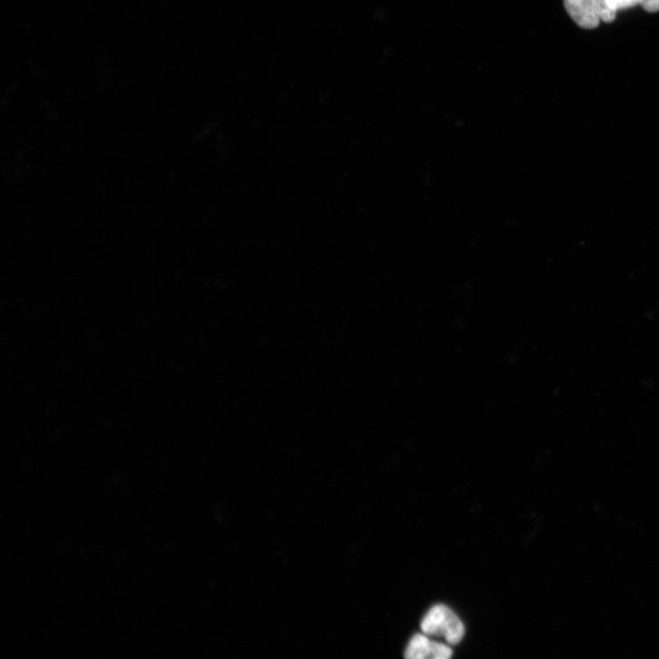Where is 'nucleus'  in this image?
Wrapping results in <instances>:
<instances>
[{
    "label": "nucleus",
    "mask_w": 659,
    "mask_h": 659,
    "mask_svg": "<svg viewBox=\"0 0 659 659\" xmlns=\"http://www.w3.org/2000/svg\"><path fill=\"white\" fill-rule=\"evenodd\" d=\"M420 627L426 636H444L451 645L460 643L465 633L461 619L443 604L433 607L424 617Z\"/></svg>",
    "instance_id": "f257e3e1"
},
{
    "label": "nucleus",
    "mask_w": 659,
    "mask_h": 659,
    "mask_svg": "<svg viewBox=\"0 0 659 659\" xmlns=\"http://www.w3.org/2000/svg\"><path fill=\"white\" fill-rule=\"evenodd\" d=\"M453 650L444 645L430 640L426 635L417 634L409 643L405 657L409 659H448Z\"/></svg>",
    "instance_id": "f03ea898"
},
{
    "label": "nucleus",
    "mask_w": 659,
    "mask_h": 659,
    "mask_svg": "<svg viewBox=\"0 0 659 659\" xmlns=\"http://www.w3.org/2000/svg\"><path fill=\"white\" fill-rule=\"evenodd\" d=\"M640 5L647 13L659 12V0H641Z\"/></svg>",
    "instance_id": "423d86ee"
},
{
    "label": "nucleus",
    "mask_w": 659,
    "mask_h": 659,
    "mask_svg": "<svg viewBox=\"0 0 659 659\" xmlns=\"http://www.w3.org/2000/svg\"><path fill=\"white\" fill-rule=\"evenodd\" d=\"M565 9L574 23L582 29L599 26L600 20L592 0H564Z\"/></svg>",
    "instance_id": "7ed1b4c3"
},
{
    "label": "nucleus",
    "mask_w": 659,
    "mask_h": 659,
    "mask_svg": "<svg viewBox=\"0 0 659 659\" xmlns=\"http://www.w3.org/2000/svg\"><path fill=\"white\" fill-rule=\"evenodd\" d=\"M592 2L600 22L611 23L616 20L617 13L611 10L609 0H592Z\"/></svg>",
    "instance_id": "20e7f679"
},
{
    "label": "nucleus",
    "mask_w": 659,
    "mask_h": 659,
    "mask_svg": "<svg viewBox=\"0 0 659 659\" xmlns=\"http://www.w3.org/2000/svg\"><path fill=\"white\" fill-rule=\"evenodd\" d=\"M641 0H609L611 10L618 13L619 10H626L640 5Z\"/></svg>",
    "instance_id": "39448f33"
}]
</instances>
